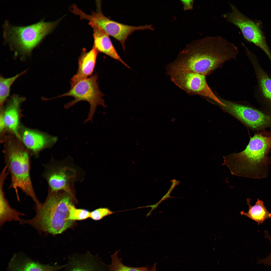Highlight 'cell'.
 I'll return each instance as SVG.
<instances>
[{
    "label": "cell",
    "instance_id": "5b68a950",
    "mask_svg": "<svg viewBox=\"0 0 271 271\" xmlns=\"http://www.w3.org/2000/svg\"><path fill=\"white\" fill-rule=\"evenodd\" d=\"M5 161L11 177L10 187L14 189L18 201L20 189L34 201L37 208L42 203L38 200L34 192L30 176V159L29 151L20 145L11 144L6 148Z\"/></svg>",
    "mask_w": 271,
    "mask_h": 271
},
{
    "label": "cell",
    "instance_id": "9a60e30c",
    "mask_svg": "<svg viewBox=\"0 0 271 271\" xmlns=\"http://www.w3.org/2000/svg\"><path fill=\"white\" fill-rule=\"evenodd\" d=\"M100 261L90 253L73 255L66 265V271H102Z\"/></svg>",
    "mask_w": 271,
    "mask_h": 271
},
{
    "label": "cell",
    "instance_id": "44dd1931",
    "mask_svg": "<svg viewBox=\"0 0 271 271\" xmlns=\"http://www.w3.org/2000/svg\"><path fill=\"white\" fill-rule=\"evenodd\" d=\"M118 251L111 255L112 261L108 265V271H148L147 267H134L126 266L121 262L118 255Z\"/></svg>",
    "mask_w": 271,
    "mask_h": 271
},
{
    "label": "cell",
    "instance_id": "ac0fdd59",
    "mask_svg": "<svg viewBox=\"0 0 271 271\" xmlns=\"http://www.w3.org/2000/svg\"><path fill=\"white\" fill-rule=\"evenodd\" d=\"M6 172L1 173L0 176V225L1 227L7 221H20V216H24V214L19 212L12 208L5 197L3 190L4 182L7 175Z\"/></svg>",
    "mask_w": 271,
    "mask_h": 271
},
{
    "label": "cell",
    "instance_id": "83f0119b",
    "mask_svg": "<svg viewBox=\"0 0 271 271\" xmlns=\"http://www.w3.org/2000/svg\"><path fill=\"white\" fill-rule=\"evenodd\" d=\"M156 263L150 269H148V271H156Z\"/></svg>",
    "mask_w": 271,
    "mask_h": 271
},
{
    "label": "cell",
    "instance_id": "7c38bea8",
    "mask_svg": "<svg viewBox=\"0 0 271 271\" xmlns=\"http://www.w3.org/2000/svg\"><path fill=\"white\" fill-rule=\"evenodd\" d=\"M19 137L27 149L36 156L43 149L52 147L57 139L56 137L27 128L23 130Z\"/></svg>",
    "mask_w": 271,
    "mask_h": 271
},
{
    "label": "cell",
    "instance_id": "2e32d148",
    "mask_svg": "<svg viewBox=\"0 0 271 271\" xmlns=\"http://www.w3.org/2000/svg\"><path fill=\"white\" fill-rule=\"evenodd\" d=\"M93 31V46L97 52L104 53L119 61L127 67L129 66L122 59L117 53L109 37V35L98 27L89 24Z\"/></svg>",
    "mask_w": 271,
    "mask_h": 271
},
{
    "label": "cell",
    "instance_id": "8fae6325",
    "mask_svg": "<svg viewBox=\"0 0 271 271\" xmlns=\"http://www.w3.org/2000/svg\"><path fill=\"white\" fill-rule=\"evenodd\" d=\"M170 77L171 81L175 84L188 94L207 97L222 106H225L208 86L205 75L187 72L176 74Z\"/></svg>",
    "mask_w": 271,
    "mask_h": 271
},
{
    "label": "cell",
    "instance_id": "4fadbf2b",
    "mask_svg": "<svg viewBox=\"0 0 271 271\" xmlns=\"http://www.w3.org/2000/svg\"><path fill=\"white\" fill-rule=\"evenodd\" d=\"M65 266L42 264L25 255L18 253L15 254L11 260L8 271H56Z\"/></svg>",
    "mask_w": 271,
    "mask_h": 271
},
{
    "label": "cell",
    "instance_id": "7a4b0ae2",
    "mask_svg": "<svg viewBox=\"0 0 271 271\" xmlns=\"http://www.w3.org/2000/svg\"><path fill=\"white\" fill-rule=\"evenodd\" d=\"M271 150V131L262 129L250 138L244 150L225 156L224 163L233 175L263 179L268 175V155Z\"/></svg>",
    "mask_w": 271,
    "mask_h": 271
},
{
    "label": "cell",
    "instance_id": "d4e9b609",
    "mask_svg": "<svg viewBox=\"0 0 271 271\" xmlns=\"http://www.w3.org/2000/svg\"><path fill=\"white\" fill-rule=\"evenodd\" d=\"M265 237L269 240L271 245V237L270 236L268 232L267 231H265ZM258 263H263L271 266V251L268 256L263 259H259Z\"/></svg>",
    "mask_w": 271,
    "mask_h": 271
},
{
    "label": "cell",
    "instance_id": "4316f807",
    "mask_svg": "<svg viewBox=\"0 0 271 271\" xmlns=\"http://www.w3.org/2000/svg\"><path fill=\"white\" fill-rule=\"evenodd\" d=\"M6 127L4 121L2 112L1 113L0 116V130L1 132H2Z\"/></svg>",
    "mask_w": 271,
    "mask_h": 271
},
{
    "label": "cell",
    "instance_id": "7402d4cb",
    "mask_svg": "<svg viewBox=\"0 0 271 271\" xmlns=\"http://www.w3.org/2000/svg\"><path fill=\"white\" fill-rule=\"evenodd\" d=\"M90 213L85 209L76 208L72 203L69 207L68 219L74 221L85 220L90 217Z\"/></svg>",
    "mask_w": 271,
    "mask_h": 271
},
{
    "label": "cell",
    "instance_id": "30bf717a",
    "mask_svg": "<svg viewBox=\"0 0 271 271\" xmlns=\"http://www.w3.org/2000/svg\"><path fill=\"white\" fill-rule=\"evenodd\" d=\"M223 109L254 130L259 131L271 127V115L253 107L223 99Z\"/></svg>",
    "mask_w": 271,
    "mask_h": 271
},
{
    "label": "cell",
    "instance_id": "277c9868",
    "mask_svg": "<svg viewBox=\"0 0 271 271\" xmlns=\"http://www.w3.org/2000/svg\"><path fill=\"white\" fill-rule=\"evenodd\" d=\"M61 19L54 22L41 20L27 26H15L6 22L4 37L11 48L22 57L30 56L33 50L57 26Z\"/></svg>",
    "mask_w": 271,
    "mask_h": 271
},
{
    "label": "cell",
    "instance_id": "52a82bcc",
    "mask_svg": "<svg viewBox=\"0 0 271 271\" xmlns=\"http://www.w3.org/2000/svg\"><path fill=\"white\" fill-rule=\"evenodd\" d=\"M98 76L96 73L88 78L81 80L72 86L67 92L59 96L56 98L64 96H71L74 99L64 105L66 109L69 108L79 101L88 102L90 108L88 117L85 122H92L93 115L97 106L101 105L105 107L104 95L100 90L97 81Z\"/></svg>",
    "mask_w": 271,
    "mask_h": 271
},
{
    "label": "cell",
    "instance_id": "cb8c5ba5",
    "mask_svg": "<svg viewBox=\"0 0 271 271\" xmlns=\"http://www.w3.org/2000/svg\"><path fill=\"white\" fill-rule=\"evenodd\" d=\"M112 213L113 212L108 208H100L91 212L90 217L94 220L97 221Z\"/></svg>",
    "mask_w": 271,
    "mask_h": 271
},
{
    "label": "cell",
    "instance_id": "603a6c76",
    "mask_svg": "<svg viewBox=\"0 0 271 271\" xmlns=\"http://www.w3.org/2000/svg\"><path fill=\"white\" fill-rule=\"evenodd\" d=\"M258 75L263 95L267 99L271 101V79L262 72H259Z\"/></svg>",
    "mask_w": 271,
    "mask_h": 271
},
{
    "label": "cell",
    "instance_id": "f1b7e54d",
    "mask_svg": "<svg viewBox=\"0 0 271 271\" xmlns=\"http://www.w3.org/2000/svg\"><path fill=\"white\" fill-rule=\"evenodd\" d=\"M269 163L271 165V157L269 158Z\"/></svg>",
    "mask_w": 271,
    "mask_h": 271
},
{
    "label": "cell",
    "instance_id": "ba28073f",
    "mask_svg": "<svg viewBox=\"0 0 271 271\" xmlns=\"http://www.w3.org/2000/svg\"><path fill=\"white\" fill-rule=\"evenodd\" d=\"M100 2H97V10L92 11L90 15H88L78 9L75 12L81 19L89 21V24L95 25L103 30L109 36H110L121 43L123 49H125V42L128 36L134 31L152 29L150 25L133 26L124 24L112 20L105 16L101 10Z\"/></svg>",
    "mask_w": 271,
    "mask_h": 271
},
{
    "label": "cell",
    "instance_id": "484cf974",
    "mask_svg": "<svg viewBox=\"0 0 271 271\" xmlns=\"http://www.w3.org/2000/svg\"><path fill=\"white\" fill-rule=\"evenodd\" d=\"M182 2L184 5V8L185 9H188L192 8L193 1H182Z\"/></svg>",
    "mask_w": 271,
    "mask_h": 271
},
{
    "label": "cell",
    "instance_id": "3957f363",
    "mask_svg": "<svg viewBox=\"0 0 271 271\" xmlns=\"http://www.w3.org/2000/svg\"><path fill=\"white\" fill-rule=\"evenodd\" d=\"M74 200L76 201L75 198L65 191H48L41 207L35 208V216L28 220L21 219L20 223L30 225L40 233L61 234L72 227L75 222L68 219L69 207Z\"/></svg>",
    "mask_w": 271,
    "mask_h": 271
},
{
    "label": "cell",
    "instance_id": "9c48e42d",
    "mask_svg": "<svg viewBox=\"0 0 271 271\" xmlns=\"http://www.w3.org/2000/svg\"><path fill=\"white\" fill-rule=\"evenodd\" d=\"M231 10L223 17L241 31L245 39L261 49L271 61V52L259 25L242 13L234 5L229 3Z\"/></svg>",
    "mask_w": 271,
    "mask_h": 271
},
{
    "label": "cell",
    "instance_id": "ffe728a7",
    "mask_svg": "<svg viewBox=\"0 0 271 271\" xmlns=\"http://www.w3.org/2000/svg\"><path fill=\"white\" fill-rule=\"evenodd\" d=\"M26 70L21 73L10 77L5 78L2 76L0 78V104L2 106L5 101L9 96L10 88L16 80L20 76L25 73Z\"/></svg>",
    "mask_w": 271,
    "mask_h": 271
},
{
    "label": "cell",
    "instance_id": "e0dca14e",
    "mask_svg": "<svg viewBox=\"0 0 271 271\" xmlns=\"http://www.w3.org/2000/svg\"><path fill=\"white\" fill-rule=\"evenodd\" d=\"M24 98L18 95L12 96L9 100L4 113L2 112L6 127L19 137V111Z\"/></svg>",
    "mask_w": 271,
    "mask_h": 271
},
{
    "label": "cell",
    "instance_id": "6da1fadb",
    "mask_svg": "<svg viewBox=\"0 0 271 271\" xmlns=\"http://www.w3.org/2000/svg\"><path fill=\"white\" fill-rule=\"evenodd\" d=\"M238 53L234 44L220 36H207L186 47L171 63L175 73L192 72L206 75L223 62L236 58Z\"/></svg>",
    "mask_w": 271,
    "mask_h": 271
},
{
    "label": "cell",
    "instance_id": "5bb4252c",
    "mask_svg": "<svg viewBox=\"0 0 271 271\" xmlns=\"http://www.w3.org/2000/svg\"><path fill=\"white\" fill-rule=\"evenodd\" d=\"M98 52L93 46L89 51L83 50L79 58L77 73L71 80V87L79 81L92 75L96 63Z\"/></svg>",
    "mask_w": 271,
    "mask_h": 271
},
{
    "label": "cell",
    "instance_id": "8992f818",
    "mask_svg": "<svg viewBox=\"0 0 271 271\" xmlns=\"http://www.w3.org/2000/svg\"><path fill=\"white\" fill-rule=\"evenodd\" d=\"M79 169L66 160L53 161L45 166L43 177L48 185V191H63L75 197V183L80 181Z\"/></svg>",
    "mask_w": 271,
    "mask_h": 271
},
{
    "label": "cell",
    "instance_id": "d6986e66",
    "mask_svg": "<svg viewBox=\"0 0 271 271\" xmlns=\"http://www.w3.org/2000/svg\"><path fill=\"white\" fill-rule=\"evenodd\" d=\"M251 199H247V204L249 207L247 212H240L241 215H244L256 222L258 225L263 223L266 219H271V213H269L264 206L263 202L258 199L253 206L250 204Z\"/></svg>",
    "mask_w": 271,
    "mask_h": 271
}]
</instances>
